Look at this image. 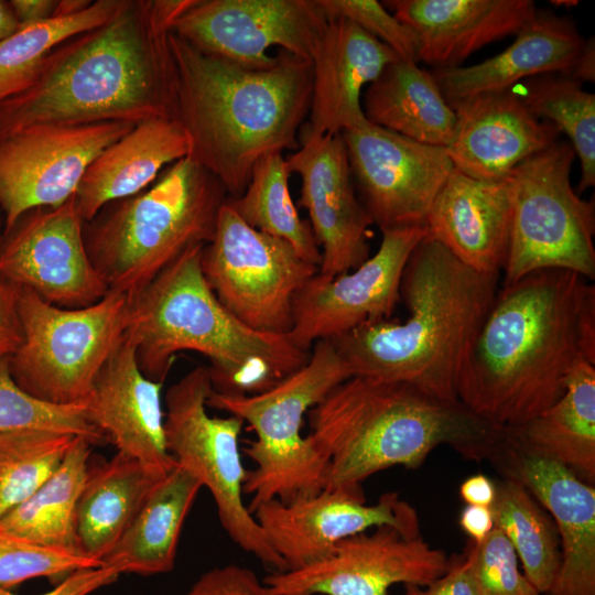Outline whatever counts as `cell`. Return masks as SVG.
<instances>
[{
	"label": "cell",
	"instance_id": "obj_1",
	"mask_svg": "<svg viewBox=\"0 0 595 595\" xmlns=\"http://www.w3.org/2000/svg\"><path fill=\"white\" fill-rule=\"evenodd\" d=\"M194 2L123 0L105 24L56 45L31 85L0 104V140L41 125L175 119L170 35Z\"/></svg>",
	"mask_w": 595,
	"mask_h": 595
},
{
	"label": "cell",
	"instance_id": "obj_2",
	"mask_svg": "<svg viewBox=\"0 0 595 595\" xmlns=\"http://www.w3.org/2000/svg\"><path fill=\"white\" fill-rule=\"evenodd\" d=\"M595 364V288L563 269L498 290L457 378L458 401L487 422L518 428L565 391L580 360Z\"/></svg>",
	"mask_w": 595,
	"mask_h": 595
},
{
	"label": "cell",
	"instance_id": "obj_3",
	"mask_svg": "<svg viewBox=\"0 0 595 595\" xmlns=\"http://www.w3.org/2000/svg\"><path fill=\"white\" fill-rule=\"evenodd\" d=\"M170 44L177 72L175 119L190 139L188 156L236 198L259 160L299 147L311 105L312 63L279 50L272 66L250 69L173 32Z\"/></svg>",
	"mask_w": 595,
	"mask_h": 595
},
{
	"label": "cell",
	"instance_id": "obj_4",
	"mask_svg": "<svg viewBox=\"0 0 595 595\" xmlns=\"http://www.w3.org/2000/svg\"><path fill=\"white\" fill-rule=\"evenodd\" d=\"M498 277L468 268L425 237L401 278L408 317L365 323L332 342L353 376L403 382L459 402L461 366L498 291Z\"/></svg>",
	"mask_w": 595,
	"mask_h": 595
},
{
	"label": "cell",
	"instance_id": "obj_5",
	"mask_svg": "<svg viewBox=\"0 0 595 595\" xmlns=\"http://www.w3.org/2000/svg\"><path fill=\"white\" fill-rule=\"evenodd\" d=\"M307 419V436L327 465L325 489L361 487L393 466L416 468L440 445L467 458L494 461L505 432L461 402L361 376L334 387Z\"/></svg>",
	"mask_w": 595,
	"mask_h": 595
},
{
	"label": "cell",
	"instance_id": "obj_6",
	"mask_svg": "<svg viewBox=\"0 0 595 595\" xmlns=\"http://www.w3.org/2000/svg\"><path fill=\"white\" fill-rule=\"evenodd\" d=\"M204 246L187 248L131 295L126 332L134 342L138 365L148 378L164 383L176 354L196 351L210 361L215 392L267 391L300 369L311 351L289 334L256 331L231 314L204 277Z\"/></svg>",
	"mask_w": 595,
	"mask_h": 595
},
{
	"label": "cell",
	"instance_id": "obj_7",
	"mask_svg": "<svg viewBox=\"0 0 595 595\" xmlns=\"http://www.w3.org/2000/svg\"><path fill=\"white\" fill-rule=\"evenodd\" d=\"M228 195L191 156L84 226L89 258L109 292L133 295L187 248L208 244Z\"/></svg>",
	"mask_w": 595,
	"mask_h": 595
},
{
	"label": "cell",
	"instance_id": "obj_8",
	"mask_svg": "<svg viewBox=\"0 0 595 595\" xmlns=\"http://www.w3.org/2000/svg\"><path fill=\"white\" fill-rule=\"evenodd\" d=\"M351 376L333 342L318 340L300 369L267 391L210 392L207 407L240 418L256 434L244 450L255 464L244 484L251 513L272 499L289 504L325 489L326 462L302 425L309 410Z\"/></svg>",
	"mask_w": 595,
	"mask_h": 595
},
{
	"label": "cell",
	"instance_id": "obj_9",
	"mask_svg": "<svg viewBox=\"0 0 595 595\" xmlns=\"http://www.w3.org/2000/svg\"><path fill=\"white\" fill-rule=\"evenodd\" d=\"M130 304V295L108 292L90 306L64 309L19 288L23 340L8 358L14 382L47 403H84L128 327Z\"/></svg>",
	"mask_w": 595,
	"mask_h": 595
},
{
	"label": "cell",
	"instance_id": "obj_10",
	"mask_svg": "<svg viewBox=\"0 0 595 595\" xmlns=\"http://www.w3.org/2000/svg\"><path fill=\"white\" fill-rule=\"evenodd\" d=\"M575 152L560 139L519 164L511 174L513 206L504 285L542 269L595 278L594 201L570 181Z\"/></svg>",
	"mask_w": 595,
	"mask_h": 595
},
{
	"label": "cell",
	"instance_id": "obj_11",
	"mask_svg": "<svg viewBox=\"0 0 595 595\" xmlns=\"http://www.w3.org/2000/svg\"><path fill=\"white\" fill-rule=\"evenodd\" d=\"M213 385L207 367L197 366L165 393L164 432L169 453L212 494L219 521L229 538L272 572L286 565L245 506V470L236 415L212 416L207 400Z\"/></svg>",
	"mask_w": 595,
	"mask_h": 595
},
{
	"label": "cell",
	"instance_id": "obj_12",
	"mask_svg": "<svg viewBox=\"0 0 595 595\" xmlns=\"http://www.w3.org/2000/svg\"><path fill=\"white\" fill-rule=\"evenodd\" d=\"M201 262L208 285L231 314L274 334L291 332L294 296L318 271L288 241L245 223L227 199Z\"/></svg>",
	"mask_w": 595,
	"mask_h": 595
},
{
	"label": "cell",
	"instance_id": "obj_13",
	"mask_svg": "<svg viewBox=\"0 0 595 595\" xmlns=\"http://www.w3.org/2000/svg\"><path fill=\"white\" fill-rule=\"evenodd\" d=\"M136 125L32 126L0 140V208L6 235L28 212L58 207L89 164Z\"/></svg>",
	"mask_w": 595,
	"mask_h": 595
},
{
	"label": "cell",
	"instance_id": "obj_14",
	"mask_svg": "<svg viewBox=\"0 0 595 595\" xmlns=\"http://www.w3.org/2000/svg\"><path fill=\"white\" fill-rule=\"evenodd\" d=\"M450 562L420 531L380 526L339 541L315 564L271 572L263 583L271 595H388L394 584H431Z\"/></svg>",
	"mask_w": 595,
	"mask_h": 595
},
{
	"label": "cell",
	"instance_id": "obj_15",
	"mask_svg": "<svg viewBox=\"0 0 595 595\" xmlns=\"http://www.w3.org/2000/svg\"><path fill=\"white\" fill-rule=\"evenodd\" d=\"M381 231L376 253L356 269L333 278L317 272L295 294L289 335L301 349L311 351L318 340L390 318L400 301L404 267L428 230L423 224Z\"/></svg>",
	"mask_w": 595,
	"mask_h": 595
},
{
	"label": "cell",
	"instance_id": "obj_16",
	"mask_svg": "<svg viewBox=\"0 0 595 595\" xmlns=\"http://www.w3.org/2000/svg\"><path fill=\"white\" fill-rule=\"evenodd\" d=\"M358 198L381 230L423 225L454 170L443 147L414 141L371 122L345 130Z\"/></svg>",
	"mask_w": 595,
	"mask_h": 595
},
{
	"label": "cell",
	"instance_id": "obj_17",
	"mask_svg": "<svg viewBox=\"0 0 595 595\" xmlns=\"http://www.w3.org/2000/svg\"><path fill=\"white\" fill-rule=\"evenodd\" d=\"M327 18L317 0H195L173 33L250 69L272 66L271 46L310 60Z\"/></svg>",
	"mask_w": 595,
	"mask_h": 595
},
{
	"label": "cell",
	"instance_id": "obj_18",
	"mask_svg": "<svg viewBox=\"0 0 595 595\" xmlns=\"http://www.w3.org/2000/svg\"><path fill=\"white\" fill-rule=\"evenodd\" d=\"M0 277L64 309L90 306L105 298L109 289L87 252L75 195L18 220L0 249Z\"/></svg>",
	"mask_w": 595,
	"mask_h": 595
},
{
	"label": "cell",
	"instance_id": "obj_19",
	"mask_svg": "<svg viewBox=\"0 0 595 595\" xmlns=\"http://www.w3.org/2000/svg\"><path fill=\"white\" fill-rule=\"evenodd\" d=\"M286 571L326 559L335 545L369 528L393 526L420 531L414 508L397 493L367 505L361 487L323 489L289 504L272 499L252 512Z\"/></svg>",
	"mask_w": 595,
	"mask_h": 595
},
{
	"label": "cell",
	"instance_id": "obj_20",
	"mask_svg": "<svg viewBox=\"0 0 595 595\" xmlns=\"http://www.w3.org/2000/svg\"><path fill=\"white\" fill-rule=\"evenodd\" d=\"M299 149L285 158L301 177L300 205L321 250L318 274L333 278L369 258L372 220L358 198L342 134H300Z\"/></svg>",
	"mask_w": 595,
	"mask_h": 595
},
{
	"label": "cell",
	"instance_id": "obj_21",
	"mask_svg": "<svg viewBox=\"0 0 595 595\" xmlns=\"http://www.w3.org/2000/svg\"><path fill=\"white\" fill-rule=\"evenodd\" d=\"M551 513L561 564L551 595H595V488L563 464L519 447L505 429L494 461Z\"/></svg>",
	"mask_w": 595,
	"mask_h": 595
},
{
	"label": "cell",
	"instance_id": "obj_22",
	"mask_svg": "<svg viewBox=\"0 0 595 595\" xmlns=\"http://www.w3.org/2000/svg\"><path fill=\"white\" fill-rule=\"evenodd\" d=\"M452 109L456 122L445 150L455 170L480 181L508 178L519 164L561 136L511 88L464 99Z\"/></svg>",
	"mask_w": 595,
	"mask_h": 595
},
{
	"label": "cell",
	"instance_id": "obj_23",
	"mask_svg": "<svg viewBox=\"0 0 595 595\" xmlns=\"http://www.w3.org/2000/svg\"><path fill=\"white\" fill-rule=\"evenodd\" d=\"M162 387V382L142 372L134 342L125 332L84 404L89 421L115 444L117 452L167 470L175 459L166 447Z\"/></svg>",
	"mask_w": 595,
	"mask_h": 595
},
{
	"label": "cell",
	"instance_id": "obj_24",
	"mask_svg": "<svg viewBox=\"0 0 595 595\" xmlns=\"http://www.w3.org/2000/svg\"><path fill=\"white\" fill-rule=\"evenodd\" d=\"M386 44L344 18L328 19L315 43L309 122L301 134H340L365 126L361 90L398 60Z\"/></svg>",
	"mask_w": 595,
	"mask_h": 595
},
{
	"label": "cell",
	"instance_id": "obj_25",
	"mask_svg": "<svg viewBox=\"0 0 595 595\" xmlns=\"http://www.w3.org/2000/svg\"><path fill=\"white\" fill-rule=\"evenodd\" d=\"M512 206L511 175L480 181L454 169L429 210L426 237L468 268L499 274L508 257Z\"/></svg>",
	"mask_w": 595,
	"mask_h": 595
},
{
	"label": "cell",
	"instance_id": "obj_26",
	"mask_svg": "<svg viewBox=\"0 0 595 595\" xmlns=\"http://www.w3.org/2000/svg\"><path fill=\"white\" fill-rule=\"evenodd\" d=\"M391 13L414 35L418 62L458 67L474 52L516 35L534 15L530 0H389Z\"/></svg>",
	"mask_w": 595,
	"mask_h": 595
},
{
	"label": "cell",
	"instance_id": "obj_27",
	"mask_svg": "<svg viewBox=\"0 0 595 595\" xmlns=\"http://www.w3.org/2000/svg\"><path fill=\"white\" fill-rule=\"evenodd\" d=\"M515 36L504 52L482 63L431 72L451 108L538 75H567L585 41L572 20L538 10Z\"/></svg>",
	"mask_w": 595,
	"mask_h": 595
},
{
	"label": "cell",
	"instance_id": "obj_28",
	"mask_svg": "<svg viewBox=\"0 0 595 595\" xmlns=\"http://www.w3.org/2000/svg\"><path fill=\"white\" fill-rule=\"evenodd\" d=\"M190 139L173 118L136 125L87 167L75 194L84 224L109 203L130 197L159 177L165 165L190 155Z\"/></svg>",
	"mask_w": 595,
	"mask_h": 595
},
{
	"label": "cell",
	"instance_id": "obj_29",
	"mask_svg": "<svg viewBox=\"0 0 595 595\" xmlns=\"http://www.w3.org/2000/svg\"><path fill=\"white\" fill-rule=\"evenodd\" d=\"M167 470L120 452L107 462L89 466L76 509L80 552L102 564Z\"/></svg>",
	"mask_w": 595,
	"mask_h": 595
},
{
	"label": "cell",
	"instance_id": "obj_30",
	"mask_svg": "<svg viewBox=\"0 0 595 595\" xmlns=\"http://www.w3.org/2000/svg\"><path fill=\"white\" fill-rule=\"evenodd\" d=\"M202 487L194 475L175 462L153 486L102 565L120 574L170 572L184 521Z\"/></svg>",
	"mask_w": 595,
	"mask_h": 595
},
{
	"label": "cell",
	"instance_id": "obj_31",
	"mask_svg": "<svg viewBox=\"0 0 595 595\" xmlns=\"http://www.w3.org/2000/svg\"><path fill=\"white\" fill-rule=\"evenodd\" d=\"M364 113L376 126L418 142L445 148L454 133L455 111L432 73L398 58L369 84Z\"/></svg>",
	"mask_w": 595,
	"mask_h": 595
},
{
	"label": "cell",
	"instance_id": "obj_32",
	"mask_svg": "<svg viewBox=\"0 0 595 595\" xmlns=\"http://www.w3.org/2000/svg\"><path fill=\"white\" fill-rule=\"evenodd\" d=\"M507 431L522 450L556 461L593 483L595 364L580 360L569 375L564 393L552 405L523 425Z\"/></svg>",
	"mask_w": 595,
	"mask_h": 595
},
{
	"label": "cell",
	"instance_id": "obj_33",
	"mask_svg": "<svg viewBox=\"0 0 595 595\" xmlns=\"http://www.w3.org/2000/svg\"><path fill=\"white\" fill-rule=\"evenodd\" d=\"M93 446L77 436L58 468L28 499L4 515L0 527L43 547L82 553L76 509Z\"/></svg>",
	"mask_w": 595,
	"mask_h": 595
},
{
	"label": "cell",
	"instance_id": "obj_34",
	"mask_svg": "<svg viewBox=\"0 0 595 595\" xmlns=\"http://www.w3.org/2000/svg\"><path fill=\"white\" fill-rule=\"evenodd\" d=\"M495 527L512 544L524 576L541 593H550L561 564L560 538L554 521L517 479L496 485L491 506Z\"/></svg>",
	"mask_w": 595,
	"mask_h": 595
},
{
	"label": "cell",
	"instance_id": "obj_35",
	"mask_svg": "<svg viewBox=\"0 0 595 595\" xmlns=\"http://www.w3.org/2000/svg\"><path fill=\"white\" fill-rule=\"evenodd\" d=\"M289 176L282 153L269 154L256 164L244 193L227 197V203L249 226L288 241L304 260L318 267L321 249L292 199Z\"/></svg>",
	"mask_w": 595,
	"mask_h": 595
},
{
	"label": "cell",
	"instance_id": "obj_36",
	"mask_svg": "<svg viewBox=\"0 0 595 595\" xmlns=\"http://www.w3.org/2000/svg\"><path fill=\"white\" fill-rule=\"evenodd\" d=\"M539 119L551 122L569 138L581 165L580 195L595 184V95L563 74H542L526 79L521 96Z\"/></svg>",
	"mask_w": 595,
	"mask_h": 595
},
{
	"label": "cell",
	"instance_id": "obj_37",
	"mask_svg": "<svg viewBox=\"0 0 595 595\" xmlns=\"http://www.w3.org/2000/svg\"><path fill=\"white\" fill-rule=\"evenodd\" d=\"M123 0H96L72 17L20 28L0 42V104L34 80L47 54L63 41L109 21Z\"/></svg>",
	"mask_w": 595,
	"mask_h": 595
},
{
	"label": "cell",
	"instance_id": "obj_38",
	"mask_svg": "<svg viewBox=\"0 0 595 595\" xmlns=\"http://www.w3.org/2000/svg\"><path fill=\"white\" fill-rule=\"evenodd\" d=\"M76 437L50 431L0 436V519L58 468Z\"/></svg>",
	"mask_w": 595,
	"mask_h": 595
},
{
	"label": "cell",
	"instance_id": "obj_39",
	"mask_svg": "<svg viewBox=\"0 0 595 595\" xmlns=\"http://www.w3.org/2000/svg\"><path fill=\"white\" fill-rule=\"evenodd\" d=\"M28 431L66 433L101 444L107 437L88 419L84 403L57 405L22 390L0 359V436Z\"/></svg>",
	"mask_w": 595,
	"mask_h": 595
},
{
	"label": "cell",
	"instance_id": "obj_40",
	"mask_svg": "<svg viewBox=\"0 0 595 595\" xmlns=\"http://www.w3.org/2000/svg\"><path fill=\"white\" fill-rule=\"evenodd\" d=\"M99 565L83 553L43 547L0 527V588L35 577L64 580L74 571Z\"/></svg>",
	"mask_w": 595,
	"mask_h": 595
},
{
	"label": "cell",
	"instance_id": "obj_41",
	"mask_svg": "<svg viewBox=\"0 0 595 595\" xmlns=\"http://www.w3.org/2000/svg\"><path fill=\"white\" fill-rule=\"evenodd\" d=\"M478 595H540L518 566V555L496 527L482 542L470 540L464 554Z\"/></svg>",
	"mask_w": 595,
	"mask_h": 595
},
{
	"label": "cell",
	"instance_id": "obj_42",
	"mask_svg": "<svg viewBox=\"0 0 595 595\" xmlns=\"http://www.w3.org/2000/svg\"><path fill=\"white\" fill-rule=\"evenodd\" d=\"M326 18L347 19L390 47L399 58L418 63L413 33L376 0H317Z\"/></svg>",
	"mask_w": 595,
	"mask_h": 595
},
{
	"label": "cell",
	"instance_id": "obj_43",
	"mask_svg": "<svg viewBox=\"0 0 595 595\" xmlns=\"http://www.w3.org/2000/svg\"><path fill=\"white\" fill-rule=\"evenodd\" d=\"M186 595H271V593L253 571L228 564L202 574Z\"/></svg>",
	"mask_w": 595,
	"mask_h": 595
},
{
	"label": "cell",
	"instance_id": "obj_44",
	"mask_svg": "<svg viewBox=\"0 0 595 595\" xmlns=\"http://www.w3.org/2000/svg\"><path fill=\"white\" fill-rule=\"evenodd\" d=\"M18 300L19 288L0 277V359L12 356L23 340Z\"/></svg>",
	"mask_w": 595,
	"mask_h": 595
},
{
	"label": "cell",
	"instance_id": "obj_45",
	"mask_svg": "<svg viewBox=\"0 0 595 595\" xmlns=\"http://www.w3.org/2000/svg\"><path fill=\"white\" fill-rule=\"evenodd\" d=\"M404 595H478L465 555L451 560L446 572L426 586L405 585Z\"/></svg>",
	"mask_w": 595,
	"mask_h": 595
},
{
	"label": "cell",
	"instance_id": "obj_46",
	"mask_svg": "<svg viewBox=\"0 0 595 595\" xmlns=\"http://www.w3.org/2000/svg\"><path fill=\"white\" fill-rule=\"evenodd\" d=\"M120 573L110 566L80 569L68 574L53 589L41 595H89L118 580ZM0 595H17L0 588Z\"/></svg>",
	"mask_w": 595,
	"mask_h": 595
},
{
	"label": "cell",
	"instance_id": "obj_47",
	"mask_svg": "<svg viewBox=\"0 0 595 595\" xmlns=\"http://www.w3.org/2000/svg\"><path fill=\"white\" fill-rule=\"evenodd\" d=\"M458 523L472 541L482 542L495 527L491 507L467 505Z\"/></svg>",
	"mask_w": 595,
	"mask_h": 595
},
{
	"label": "cell",
	"instance_id": "obj_48",
	"mask_svg": "<svg viewBox=\"0 0 595 595\" xmlns=\"http://www.w3.org/2000/svg\"><path fill=\"white\" fill-rule=\"evenodd\" d=\"M56 0H10V8L20 25L41 23L53 18Z\"/></svg>",
	"mask_w": 595,
	"mask_h": 595
},
{
	"label": "cell",
	"instance_id": "obj_49",
	"mask_svg": "<svg viewBox=\"0 0 595 595\" xmlns=\"http://www.w3.org/2000/svg\"><path fill=\"white\" fill-rule=\"evenodd\" d=\"M459 496L467 505L491 507L496 499V485L487 476L477 474L463 482Z\"/></svg>",
	"mask_w": 595,
	"mask_h": 595
},
{
	"label": "cell",
	"instance_id": "obj_50",
	"mask_svg": "<svg viewBox=\"0 0 595 595\" xmlns=\"http://www.w3.org/2000/svg\"><path fill=\"white\" fill-rule=\"evenodd\" d=\"M569 77L583 83L595 80V41L594 37L584 41V44L573 64Z\"/></svg>",
	"mask_w": 595,
	"mask_h": 595
},
{
	"label": "cell",
	"instance_id": "obj_51",
	"mask_svg": "<svg viewBox=\"0 0 595 595\" xmlns=\"http://www.w3.org/2000/svg\"><path fill=\"white\" fill-rule=\"evenodd\" d=\"M19 29L20 25L10 8L9 1L0 0V42Z\"/></svg>",
	"mask_w": 595,
	"mask_h": 595
},
{
	"label": "cell",
	"instance_id": "obj_52",
	"mask_svg": "<svg viewBox=\"0 0 595 595\" xmlns=\"http://www.w3.org/2000/svg\"><path fill=\"white\" fill-rule=\"evenodd\" d=\"M91 0H57L53 18L72 17L86 10Z\"/></svg>",
	"mask_w": 595,
	"mask_h": 595
},
{
	"label": "cell",
	"instance_id": "obj_53",
	"mask_svg": "<svg viewBox=\"0 0 595 595\" xmlns=\"http://www.w3.org/2000/svg\"><path fill=\"white\" fill-rule=\"evenodd\" d=\"M1 246H2V240H1V237H0V249H1Z\"/></svg>",
	"mask_w": 595,
	"mask_h": 595
}]
</instances>
